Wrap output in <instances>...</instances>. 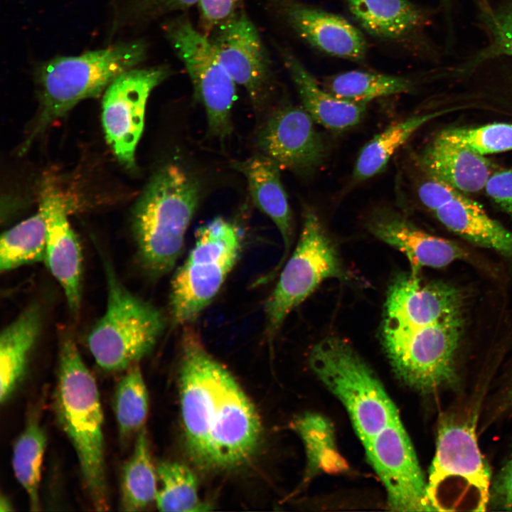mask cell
<instances>
[{
  "mask_svg": "<svg viewBox=\"0 0 512 512\" xmlns=\"http://www.w3.org/2000/svg\"><path fill=\"white\" fill-rule=\"evenodd\" d=\"M179 368L180 406L186 448L203 469L243 464L261 437L258 413L231 373L185 329Z\"/></svg>",
  "mask_w": 512,
  "mask_h": 512,
  "instance_id": "cell-1",
  "label": "cell"
},
{
  "mask_svg": "<svg viewBox=\"0 0 512 512\" xmlns=\"http://www.w3.org/2000/svg\"><path fill=\"white\" fill-rule=\"evenodd\" d=\"M464 326L462 312L446 316L383 311L380 337L397 377L431 393L457 382L455 360Z\"/></svg>",
  "mask_w": 512,
  "mask_h": 512,
  "instance_id": "cell-2",
  "label": "cell"
},
{
  "mask_svg": "<svg viewBox=\"0 0 512 512\" xmlns=\"http://www.w3.org/2000/svg\"><path fill=\"white\" fill-rule=\"evenodd\" d=\"M200 198L198 182L176 164L164 166L149 183L132 221L139 262L151 277L159 278L175 267Z\"/></svg>",
  "mask_w": 512,
  "mask_h": 512,
  "instance_id": "cell-3",
  "label": "cell"
},
{
  "mask_svg": "<svg viewBox=\"0 0 512 512\" xmlns=\"http://www.w3.org/2000/svg\"><path fill=\"white\" fill-rule=\"evenodd\" d=\"M55 411L78 457L85 489L97 511L109 508L105 476L103 413L95 380L75 343L61 342Z\"/></svg>",
  "mask_w": 512,
  "mask_h": 512,
  "instance_id": "cell-4",
  "label": "cell"
},
{
  "mask_svg": "<svg viewBox=\"0 0 512 512\" xmlns=\"http://www.w3.org/2000/svg\"><path fill=\"white\" fill-rule=\"evenodd\" d=\"M309 362L345 407L363 444L399 419L379 379L347 341L336 336L324 338L312 348Z\"/></svg>",
  "mask_w": 512,
  "mask_h": 512,
  "instance_id": "cell-5",
  "label": "cell"
},
{
  "mask_svg": "<svg viewBox=\"0 0 512 512\" xmlns=\"http://www.w3.org/2000/svg\"><path fill=\"white\" fill-rule=\"evenodd\" d=\"M146 50L142 41H134L42 64L38 72L41 111L31 137L80 101L105 90L119 75L143 61Z\"/></svg>",
  "mask_w": 512,
  "mask_h": 512,
  "instance_id": "cell-6",
  "label": "cell"
},
{
  "mask_svg": "<svg viewBox=\"0 0 512 512\" xmlns=\"http://www.w3.org/2000/svg\"><path fill=\"white\" fill-rule=\"evenodd\" d=\"M242 239L239 228L221 217L197 228L194 245L171 282L174 326H187L211 303L238 260Z\"/></svg>",
  "mask_w": 512,
  "mask_h": 512,
  "instance_id": "cell-7",
  "label": "cell"
},
{
  "mask_svg": "<svg viewBox=\"0 0 512 512\" xmlns=\"http://www.w3.org/2000/svg\"><path fill=\"white\" fill-rule=\"evenodd\" d=\"M107 306L92 328L87 345L97 365L107 371L127 370L149 353L165 327L158 308L128 290L105 261Z\"/></svg>",
  "mask_w": 512,
  "mask_h": 512,
  "instance_id": "cell-8",
  "label": "cell"
},
{
  "mask_svg": "<svg viewBox=\"0 0 512 512\" xmlns=\"http://www.w3.org/2000/svg\"><path fill=\"white\" fill-rule=\"evenodd\" d=\"M474 421L446 420L439 427L427 482L433 511H482L489 506L491 474Z\"/></svg>",
  "mask_w": 512,
  "mask_h": 512,
  "instance_id": "cell-9",
  "label": "cell"
},
{
  "mask_svg": "<svg viewBox=\"0 0 512 512\" xmlns=\"http://www.w3.org/2000/svg\"><path fill=\"white\" fill-rule=\"evenodd\" d=\"M279 271L264 307L266 333L272 338L289 314L324 280L346 278L337 250L313 209L304 210L297 246Z\"/></svg>",
  "mask_w": 512,
  "mask_h": 512,
  "instance_id": "cell-10",
  "label": "cell"
},
{
  "mask_svg": "<svg viewBox=\"0 0 512 512\" xmlns=\"http://www.w3.org/2000/svg\"><path fill=\"white\" fill-rule=\"evenodd\" d=\"M166 38L183 64L195 97L205 109L210 135L223 139L232 132L231 113L236 97L233 80L210 37L181 15L164 26Z\"/></svg>",
  "mask_w": 512,
  "mask_h": 512,
  "instance_id": "cell-11",
  "label": "cell"
},
{
  "mask_svg": "<svg viewBox=\"0 0 512 512\" xmlns=\"http://www.w3.org/2000/svg\"><path fill=\"white\" fill-rule=\"evenodd\" d=\"M169 75L166 65L134 68L119 75L105 90L102 124L106 138L118 159L128 167L134 164L148 97Z\"/></svg>",
  "mask_w": 512,
  "mask_h": 512,
  "instance_id": "cell-12",
  "label": "cell"
},
{
  "mask_svg": "<svg viewBox=\"0 0 512 512\" xmlns=\"http://www.w3.org/2000/svg\"><path fill=\"white\" fill-rule=\"evenodd\" d=\"M370 464L383 484L394 511H431L425 480L400 418L363 444Z\"/></svg>",
  "mask_w": 512,
  "mask_h": 512,
  "instance_id": "cell-13",
  "label": "cell"
},
{
  "mask_svg": "<svg viewBox=\"0 0 512 512\" xmlns=\"http://www.w3.org/2000/svg\"><path fill=\"white\" fill-rule=\"evenodd\" d=\"M210 33L211 42L233 80L245 90L255 107H261L270 93L271 63L254 23L240 9Z\"/></svg>",
  "mask_w": 512,
  "mask_h": 512,
  "instance_id": "cell-14",
  "label": "cell"
},
{
  "mask_svg": "<svg viewBox=\"0 0 512 512\" xmlns=\"http://www.w3.org/2000/svg\"><path fill=\"white\" fill-rule=\"evenodd\" d=\"M304 107L289 103L276 108L262 126L257 144L281 169L300 175L314 173L324 162L326 147Z\"/></svg>",
  "mask_w": 512,
  "mask_h": 512,
  "instance_id": "cell-15",
  "label": "cell"
},
{
  "mask_svg": "<svg viewBox=\"0 0 512 512\" xmlns=\"http://www.w3.org/2000/svg\"><path fill=\"white\" fill-rule=\"evenodd\" d=\"M286 23L309 45L334 57L361 63L368 45L362 31L341 16L299 0H274Z\"/></svg>",
  "mask_w": 512,
  "mask_h": 512,
  "instance_id": "cell-16",
  "label": "cell"
},
{
  "mask_svg": "<svg viewBox=\"0 0 512 512\" xmlns=\"http://www.w3.org/2000/svg\"><path fill=\"white\" fill-rule=\"evenodd\" d=\"M39 206L47 227L44 262L61 286L70 310L77 314L82 298V255L68 219V203L58 188L48 185Z\"/></svg>",
  "mask_w": 512,
  "mask_h": 512,
  "instance_id": "cell-17",
  "label": "cell"
},
{
  "mask_svg": "<svg viewBox=\"0 0 512 512\" xmlns=\"http://www.w3.org/2000/svg\"><path fill=\"white\" fill-rule=\"evenodd\" d=\"M378 239L402 252L413 274L423 267L441 268L468 257L462 247L449 240L429 234L401 213L390 209L375 210L367 223Z\"/></svg>",
  "mask_w": 512,
  "mask_h": 512,
  "instance_id": "cell-18",
  "label": "cell"
},
{
  "mask_svg": "<svg viewBox=\"0 0 512 512\" xmlns=\"http://www.w3.org/2000/svg\"><path fill=\"white\" fill-rule=\"evenodd\" d=\"M232 166L246 178L255 205L272 220L283 240L282 257L274 269L260 279V282H267L282 268L294 241L293 218L281 180V169L272 159L262 154L234 161Z\"/></svg>",
  "mask_w": 512,
  "mask_h": 512,
  "instance_id": "cell-19",
  "label": "cell"
},
{
  "mask_svg": "<svg viewBox=\"0 0 512 512\" xmlns=\"http://www.w3.org/2000/svg\"><path fill=\"white\" fill-rule=\"evenodd\" d=\"M430 177L447 182L463 193L485 188L494 166L484 155L440 134L425 148L420 158Z\"/></svg>",
  "mask_w": 512,
  "mask_h": 512,
  "instance_id": "cell-20",
  "label": "cell"
},
{
  "mask_svg": "<svg viewBox=\"0 0 512 512\" xmlns=\"http://www.w3.org/2000/svg\"><path fill=\"white\" fill-rule=\"evenodd\" d=\"M279 53L296 87L302 107L314 122L333 131H343L360 122L366 104L355 103L334 96L321 85L301 61L288 49L279 48Z\"/></svg>",
  "mask_w": 512,
  "mask_h": 512,
  "instance_id": "cell-21",
  "label": "cell"
},
{
  "mask_svg": "<svg viewBox=\"0 0 512 512\" xmlns=\"http://www.w3.org/2000/svg\"><path fill=\"white\" fill-rule=\"evenodd\" d=\"M349 12L369 35L397 43L408 41L422 26L421 10L409 0H346Z\"/></svg>",
  "mask_w": 512,
  "mask_h": 512,
  "instance_id": "cell-22",
  "label": "cell"
},
{
  "mask_svg": "<svg viewBox=\"0 0 512 512\" xmlns=\"http://www.w3.org/2000/svg\"><path fill=\"white\" fill-rule=\"evenodd\" d=\"M434 213L449 230L478 246L512 258V232L489 216L476 201L462 195Z\"/></svg>",
  "mask_w": 512,
  "mask_h": 512,
  "instance_id": "cell-23",
  "label": "cell"
},
{
  "mask_svg": "<svg viewBox=\"0 0 512 512\" xmlns=\"http://www.w3.org/2000/svg\"><path fill=\"white\" fill-rule=\"evenodd\" d=\"M42 314L32 304L2 331L0 337V401L6 402L26 370L28 356L39 336Z\"/></svg>",
  "mask_w": 512,
  "mask_h": 512,
  "instance_id": "cell-24",
  "label": "cell"
},
{
  "mask_svg": "<svg viewBox=\"0 0 512 512\" xmlns=\"http://www.w3.org/2000/svg\"><path fill=\"white\" fill-rule=\"evenodd\" d=\"M447 111L414 115L376 134L359 153L353 169V182H362L382 172L392 156L415 132Z\"/></svg>",
  "mask_w": 512,
  "mask_h": 512,
  "instance_id": "cell-25",
  "label": "cell"
},
{
  "mask_svg": "<svg viewBox=\"0 0 512 512\" xmlns=\"http://www.w3.org/2000/svg\"><path fill=\"white\" fill-rule=\"evenodd\" d=\"M157 472L150 453L146 431L137 435L131 457L124 464L121 480V507L125 511H141L156 500Z\"/></svg>",
  "mask_w": 512,
  "mask_h": 512,
  "instance_id": "cell-26",
  "label": "cell"
},
{
  "mask_svg": "<svg viewBox=\"0 0 512 512\" xmlns=\"http://www.w3.org/2000/svg\"><path fill=\"white\" fill-rule=\"evenodd\" d=\"M47 227L44 213L38 212L5 231L0 242V270L7 272L45 261Z\"/></svg>",
  "mask_w": 512,
  "mask_h": 512,
  "instance_id": "cell-27",
  "label": "cell"
},
{
  "mask_svg": "<svg viewBox=\"0 0 512 512\" xmlns=\"http://www.w3.org/2000/svg\"><path fill=\"white\" fill-rule=\"evenodd\" d=\"M321 87L339 98L367 105L376 98L408 92L412 84L402 76L349 70L326 78Z\"/></svg>",
  "mask_w": 512,
  "mask_h": 512,
  "instance_id": "cell-28",
  "label": "cell"
},
{
  "mask_svg": "<svg viewBox=\"0 0 512 512\" xmlns=\"http://www.w3.org/2000/svg\"><path fill=\"white\" fill-rule=\"evenodd\" d=\"M46 440L43 428L37 421L32 420L27 424L13 447L14 473L26 491L30 509L33 511L40 510L39 485Z\"/></svg>",
  "mask_w": 512,
  "mask_h": 512,
  "instance_id": "cell-29",
  "label": "cell"
},
{
  "mask_svg": "<svg viewBox=\"0 0 512 512\" xmlns=\"http://www.w3.org/2000/svg\"><path fill=\"white\" fill-rule=\"evenodd\" d=\"M161 486L156 504L165 512H191L206 510L198 498V482L193 471L176 462H164L156 468Z\"/></svg>",
  "mask_w": 512,
  "mask_h": 512,
  "instance_id": "cell-30",
  "label": "cell"
},
{
  "mask_svg": "<svg viewBox=\"0 0 512 512\" xmlns=\"http://www.w3.org/2000/svg\"><path fill=\"white\" fill-rule=\"evenodd\" d=\"M292 427L302 439L307 456L308 472L332 471L343 466L337 452L333 427L321 415L306 413L297 417Z\"/></svg>",
  "mask_w": 512,
  "mask_h": 512,
  "instance_id": "cell-31",
  "label": "cell"
},
{
  "mask_svg": "<svg viewBox=\"0 0 512 512\" xmlns=\"http://www.w3.org/2000/svg\"><path fill=\"white\" fill-rule=\"evenodd\" d=\"M149 411V395L139 367L127 369L114 395V413L122 439H127L144 427Z\"/></svg>",
  "mask_w": 512,
  "mask_h": 512,
  "instance_id": "cell-32",
  "label": "cell"
},
{
  "mask_svg": "<svg viewBox=\"0 0 512 512\" xmlns=\"http://www.w3.org/2000/svg\"><path fill=\"white\" fill-rule=\"evenodd\" d=\"M439 134L485 155L512 150V124L494 122L476 127H454Z\"/></svg>",
  "mask_w": 512,
  "mask_h": 512,
  "instance_id": "cell-33",
  "label": "cell"
},
{
  "mask_svg": "<svg viewBox=\"0 0 512 512\" xmlns=\"http://www.w3.org/2000/svg\"><path fill=\"white\" fill-rule=\"evenodd\" d=\"M243 0H201L198 4L201 31L208 36L233 16Z\"/></svg>",
  "mask_w": 512,
  "mask_h": 512,
  "instance_id": "cell-34",
  "label": "cell"
},
{
  "mask_svg": "<svg viewBox=\"0 0 512 512\" xmlns=\"http://www.w3.org/2000/svg\"><path fill=\"white\" fill-rule=\"evenodd\" d=\"M462 193L447 182L430 176L420 184L417 190L422 203L433 212L462 196Z\"/></svg>",
  "mask_w": 512,
  "mask_h": 512,
  "instance_id": "cell-35",
  "label": "cell"
},
{
  "mask_svg": "<svg viewBox=\"0 0 512 512\" xmlns=\"http://www.w3.org/2000/svg\"><path fill=\"white\" fill-rule=\"evenodd\" d=\"M201 0H137L131 6L132 14L137 18L149 19L174 11H186Z\"/></svg>",
  "mask_w": 512,
  "mask_h": 512,
  "instance_id": "cell-36",
  "label": "cell"
},
{
  "mask_svg": "<svg viewBox=\"0 0 512 512\" xmlns=\"http://www.w3.org/2000/svg\"><path fill=\"white\" fill-rule=\"evenodd\" d=\"M484 188L494 202L512 217V166L494 171Z\"/></svg>",
  "mask_w": 512,
  "mask_h": 512,
  "instance_id": "cell-37",
  "label": "cell"
},
{
  "mask_svg": "<svg viewBox=\"0 0 512 512\" xmlns=\"http://www.w3.org/2000/svg\"><path fill=\"white\" fill-rule=\"evenodd\" d=\"M512 511V454L491 484L489 505Z\"/></svg>",
  "mask_w": 512,
  "mask_h": 512,
  "instance_id": "cell-38",
  "label": "cell"
},
{
  "mask_svg": "<svg viewBox=\"0 0 512 512\" xmlns=\"http://www.w3.org/2000/svg\"><path fill=\"white\" fill-rule=\"evenodd\" d=\"M494 53L512 56V8L491 16L489 21Z\"/></svg>",
  "mask_w": 512,
  "mask_h": 512,
  "instance_id": "cell-39",
  "label": "cell"
},
{
  "mask_svg": "<svg viewBox=\"0 0 512 512\" xmlns=\"http://www.w3.org/2000/svg\"><path fill=\"white\" fill-rule=\"evenodd\" d=\"M512 407V380L511 381L506 391L504 393L501 402L500 411H506Z\"/></svg>",
  "mask_w": 512,
  "mask_h": 512,
  "instance_id": "cell-40",
  "label": "cell"
},
{
  "mask_svg": "<svg viewBox=\"0 0 512 512\" xmlns=\"http://www.w3.org/2000/svg\"><path fill=\"white\" fill-rule=\"evenodd\" d=\"M12 510V506L9 500L4 495L1 496L0 498V511L6 512L11 511Z\"/></svg>",
  "mask_w": 512,
  "mask_h": 512,
  "instance_id": "cell-41",
  "label": "cell"
}]
</instances>
